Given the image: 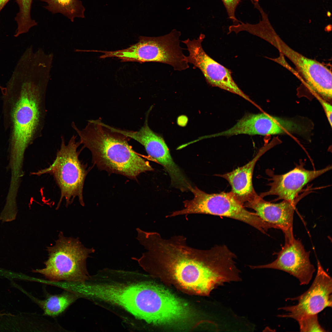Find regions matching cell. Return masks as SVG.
Masks as SVG:
<instances>
[{"mask_svg": "<svg viewBox=\"0 0 332 332\" xmlns=\"http://www.w3.org/2000/svg\"><path fill=\"white\" fill-rule=\"evenodd\" d=\"M78 298L75 293L65 290L61 294L50 295L45 299L35 301L45 315L55 317L63 313Z\"/></svg>", "mask_w": 332, "mask_h": 332, "instance_id": "e0dca14e", "label": "cell"}, {"mask_svg": "<svg viewBox=\"0 0 332 332\" xmlns=\"http://www.w3.org/2000/svg\"><path fill=\"white\" fill-rule=\"evenodd\" d=\"M266 151L261 150L254 158L241 167L223 174L216 175L228 181L231 187V192L243 206L258 196L252 185V175L255 164Z\"/></svg>", "mask_w": 332, "mask_h": 332, "instance_id": "2e32d148", "label": "cell"}, {"mask_svg": "<svg viewBox=\"0 0 332 332\" xmlns=\"http://www.w3.org/2000/svg\"><path fill=\"white\" fill-rule=\"evenodd\" d=\"M284 233L285 243L277 253L275 260L265 265L250 267L253 269L270 268L282 271L296 278L301 285H307L315 271L310 261V251L305 250L300 241L294 238L293 229Z\"/></svg>", "mask_w": 332, "mask_h": 332, "instance_id": "7c38bea8", "label": "cell"}, {"mask_svg": "<svg viewBox=\"0 0 332 332\" xmlns=\"http://www.w3.org/2000/svg\"><path fill=\"white\" fill-rule=\"evenodd\" d=\"M45 2L46 9L55 14L60 13L73 22L76 18H84L85 9L79 0H41Z\"/></svg>", "mask_w": 332, "mask_h": 332, "instance_id": "ac0fdd59", "label": "cell"}, {"mask_svg": "<svg viewBox=\"0 0 332 332\" xmlns=\"http://www.w3.org/2000/svg\"><path fill=\"white\" fill-rule=\"evenodd\" d=\"M31 48V49H32V48ZM36 52H37L38 53H39V54H40V55H42H42H41V54H40L39 53H38V52H36ZM44 57V58H45L46 59H47V60L48 61H49V62H50V63H51V62H50V61H49L48 60H47V59L46 58H45V57Z\"/></svg>", "mask_w": 332, "mask_h": 332, "instance_id": "d4e9b609", "label": "cell"}, {"mask_svg": "<svg viewBox=\"0 0 332 332\" xmlns=\"http://www.w3.org/2000/svg\"><path fill=\"white\" fill-rule=\"evenodd\" d=\"M319 101L324 109L328 120L331 127L332 125V107L331 105L322 99L320 98Z\"/></svg>", "mask_w": 332, "mask_h": 332, "instance_id": "7402d4cb", "label": "cell"}, {"mask_svg": "<svg viewBox=\"0 0 332 332\" xmlns=\"http://www.w3.org/2000/svg\"><path fill=\"white\" fill-rule=\"evenodd\" d=\"M181 35L180 31L174 29L160 36H140L136 43L125 49L109 51L108 55L124 61L157 62L170 65L175 70H185L189 65L180 46Z\"/></svg>", "mask_w": 332, "mask_h": 332, "instance_id": "52a82bcc", "label": "cell"}, {"mask_svg": "<svg viewBox=\"0 0 332 332\" xmlns=\"http://www.w3.org/2000/svg\"><path fill=\"white\" fill-rule=\"evenodd\" d=\"M49 77L36 67L17 63L2 94L5 128L13 149L23 151L42 135Z\"/></svg>", "mask_w": 332, "mask_h": 332, "instance_id": "7a4b0ae2", "label": "cell"}, {"mask_svg": "<svg viewBox=\"0 0 332 332\" xmlns=\"http://www.w3.org/2000/svg\"><path fill=\"white\" fill-rule=\"evenodd\" d=\"M315 277L310 287L305 292L288 300L296 301L297 304L279 308L287 313L278 315L297 321L305 316L318 314L325 308L332 307V280L318 260Z\"/></svg>", "mask_w": 332, "mask_h": 332, "instance_id": "8fae6325", "label": "cell"}, {"mask_svg": "<svg viewBox=\"0 0 332 332\" xmlns=\"http://www.w3.org/2000/svg\"><path fill=\"white\" fill-rule=\"evenodd\" d=\"M48 259L44 268L33 270L49 282L82 283L89 279L86 259L89 250L83 246L78 238L67 237L60 232L55 244L47 247Z\"/></svg>", "mask_w": 332, "mask_h": 332, "instance_id": "277c9868", "label": "cell"}, {"mask_svg": "<svg viewBox=\"0 0 332 332\" xmlns=\"http://www.w3.org/2000/svg\"><path fill=\"white\" fill-rule=\"evenodd\" d=\"M205 35L201 34L197 39L189 38L181 42L187 46L189 53L185 61L192 64L193 68H198L204 75L207 83L213 87L235 94L255 105L249 97L239 87L231 76L229 69L211 58L204 50L202 43Z\"/></svg>", "mask_w": 332, "mask_h": 332, "instance_id": "9c48e42d", "label": "cell"}, {"mask_svg": "<svg viewBox=\"0 0 332 332\" xmlns=\"http://www.w3.org/2000/svg\"><path fill=\"white\" fill-rule=\"evenodd\" d=\"M287 121L266 113L248 114L230 128L210 135V137L230 136L239 134L262 136L286 133Z\"/></svg>", "mask_w": 332, "mask_h": 332, "instance_id": "5bb4252c", "label": "cell"}, {"mask_svg": "<svg viewBox=\"0 0 332 332\" xmlns=\"http://www.w3.org/2000/svg\"><path fill=\"white\" fill-rule=\"evenodd\" d=\"M226 9L229 18L231 20L234 25L240 22L236 18L235 12L236 9L241 0H221Z\"/></svg>", "mask_w": 332, "mask_h": 332, "instance_id": "44dd1931", "label": "cell"}, {"mask_svg": "<svg viewBox=\"0 0 332 332\" xmlns=\"http://www.w3.org/2000/svg\"><path fill=\"white\" fill-rule=\"evenodd\" d=\"M297 321L298 323L301 332L326 331L319 323L318 314L305 316Z\"/></svg>", "mask_w": 332, "mask_h": 332, "instance_id": "ffe728a7", "label": "cell"}, {"mask_svg": "<svg viewBox=\"0 0 332 332\" xmlns=\"http://www.w3.org/2000/svg\"><path fill=\"white\" fill-rule=\"evenodd\" d=\"M0 89L1 90L2 94V93H4V92L5 90V87H2V86L0 85Z\"/></svg>", "mask_w": 332, "mask_h": 332, "instance_id": "cb8c5ba5", "label": "cell"}, {"mask_svg": "<svg viewBox=\"0 0 332 332\" xmlns=\"http://www.w3.org/2000/svg\"><path fill=\"white\" fill-rule=\"evenodd\" d=\"M19 7V11L15 18L18 27L14 35L17 37L20 35L27 32L33 26L37 25V22L31 18L30 11L33 0H16Z\"/></svg>", "mask_w": 332, "mask_h": 332, "instance_id": "d6986e66", "label": "cell"}, {"mask_svg": "<svg viewBox=\"0 0 332 332\" xmlns=\"http://www.w3.org/2000/svg\"><path fill=\"white\" fill-rule=\"evenodd\" d=\"M9 0H0V12Z\"/></svg>", "mask_w": 332, "mask_h": 332, "instance_id": "603a6c76", "label": "cell"}, {"mask_svg": "<svg viewBox=\"0 0 332 332\" xmlns=\"http://www.w3.org/2000/svg\"><path fill=\"white\" fill-rule=\"evenodd\" d=\"M190 191L193 194V199L183 201L184 208L172 212L168 217L193 214H210L242 221L264 234L270 228L269 224L255 213L246 209L231 192L208 194L196 186H193Z\"/></svg>", "mask_w": 332, "mask_h": 332, "instance_id": "8992f818", "label": "cell"}, {"mask_svg": "<svg viewBox=\"0 0 332 332\" xmlns=\"http://www.w3.org/2000/svg\"><path fill=\"white\" fill-rule=\"evenodd\" d=\"M300 199L298 198L293 201L283 200L278 203H272L258 195L243 206L253 209L262 220L284 233L293 229L294 211Z\"/></svg>", "mask_w": 332, "mask_h": 332, "instance_id": "9a60e30c", "label": "cell"}, {"mask_svg": "<svg viewBox=\"0 0 332 332\" xmlns=\"http://www.w3.org/2000/svg\"><path fill=\"white\" fill-rule=\"evenodd\" d=\"M331 166L322 169L309 170L300 164L288 172L282 175H275L270 171L268 174L271 177V182L268 185L269 189L261 193L263 198L269 195H275L277 200L293 201L303 187L309 182L331 169Z\"/></svg>", "mask_w": 332, "mask_h": 332, "instance_id": "4fadbf2b", "label": "cell"}, {"mask_svg": "<svg viewBox=\"0 0 332 332\" xmlns=\"http://www.w3.org/2000/svg\"><path fill=\"white\" fill-rule=\"evenodd\" d=\"M77 137L72 136L66 144L64 137L61 136L60 148L52 164L34 173L39 176L46 174L53 176L60 191L57 209L63 199L66 207L76 197L82 206L84 205L83 192L87 172L85 165L79 159L77 149L81 144L79 141H76Z\"/></svg>", "mask_w": 332, "mask_h": 332, "instance_id": "5b68a950", "label": "cell"}, {"mask_svg": "<svg viewBox=\"0 0 332 332\" xmlns=\"http://www.w3.org/2000/svg\"><path fill=\"white\" fill-rule=\"evenodd\" d=\"M144 125L138 131L123 130L109 126L111 130L137 141L145 148L148 154L156 160L168 174L172 185L179 190L189 184V180L174 161L168 148L163 137L154 132L148 124V114Z\"/></svg>", "mask_w": 332, "mask_h": 332, "instance_id": "30bf717a", "label": "cell"}, {"mask_svg": "<svg viewBox=\"0 0 332 332\" xmlns=\"http://www.w3.org/2000/svg\"><path fill=\"white\" fill-rule=\"evenodd\" d=\"M186 239L182 235L166 239L149 232L144 243L148 250L143 258L145 269L185 291L204 296L225 283L238 281L235 255L226 246L201 250L188 246Z\"/></svg>", "mask_w": 332, "mask_h": 332, "instance_id": "6da1fadb", "label": "cell"}, {"mask_svg": "<svg viewBox=\"0 0 332 332\" xmlns=\"http://www.w3.org/2000/svg\"><path fill=\"white\" fill-rule=\"evenodd\" d=\"M71 126L80 144L91 152L93 162L99 169L135 179L140 173L152 171L148 162L140 156L128 143L129 137L109 128L101 118L88 121L85 127Z\"/></svg>", "mask_w": 332, "mask_h": 332, "instance_id": "3957f363", "label": "cell"}, {"mask_svg": "<svg viewBox=\"0 0 332 332\" xmlns=\"http://www.w3.org/2000/svg\"><path fill=\"white\" fill-rule=\"evenodd\" d=\"M254 34L270 43L288 58L314 91L325 98H332V73L328 68L289 46L276 33L269 20L259 23L254 29Z\"/></svg>", "mask_w": 332, "mask_h": 332, "instance_id": "ba28073f", "label": "cell"}]
</instances>
